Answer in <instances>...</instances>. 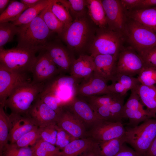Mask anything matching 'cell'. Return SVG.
<instances>
[{
  "instance_id": "obj_13",
  "label": "cell",
  "mask_w": 156,
  "mask_h": 156,
  "mask_svg": "<svg viewBox=\"0 0 156 156\" xmlns=\"http://www.w3.org/2000/svg\"><path fill=\"white\" fill-rule=\"evenodd\" d=\"M101 2L106 14L108 28L123 36L127 17L120 0H102Z\"/></svg>"
},
{
  "instance_id": "obj_27",
  "label": "cell",
  "mask_w": 156,
  "mask_h": 156,
  "mask_svg": "<svg viewBox=\"0 0 156 156\" xmlns=\"http://www.w3.org/2000/svg\"><path fill=\"white\" fill-rule=\"evenodd\" d=\"M50 1L51 0H40L35 5L25 10L16 20L11 22L18 27L30 23L40 14Z\"/></svg>"
},
{
  "instance_id": "obj_19",
  "label": "cell",
  "mask_w": 156,
  "mask_h": 156,
  "mask_svg": "<svg viewBox=\"0 0 156 156\" xmlns=\"http://www.w3.org/2000/svg\"><path fill=\"white\" fill-rule=\"evenodd\" d=\"M30 117L38 127L45 126L56 122L57 114L38 97L28 112Z\"/></svg>"
},
{
  "instance_id": "obj_42",
  "label": "cell",
  "mask_w": 156,
  "mask_h": 156,
  "mask_svg": "<svg viewBox=\"0 0 156 156\" xmlns=\"http://www.w3.org/2000/svg\"><path fill=\"white\" fill-rule=\"evenodd\" d=\"M114 81L120 83L127 91L135 89L141 84L137 78L118 74H116L112 81Z\"/></svg>"
},
{
  "instance_id": "obj_46",
  "label": "cell",
  "mask_w": 156,
  "mask_h": 156,
  "mask_svg": "<svg viewBox=\"0 0 156 156\" xmlns=\"http://www.w3.org/2000/svg\"><path fill=\"white\" fill-rule=\"evenodd\" d=\"M109 88L111 92L119 94L122 96H126L127 91L122 85L117 81L112 82V83L108 85Z\"/></svg>"
},
{
  "instance_id": "obj_20",
  "label": "cell",
  "mask_w": 156,
  "mask_h": 156,
  "mask_svg": "<svg viewBox=\"0 0 156 156\" xmlns=\"http://www.w3.org/2000/svg\"><path fill=\"white\" fill-rule=\"evenodd\" d=\"M118 56L99 54L92 57L95 65L94 71L107 82L112 81L117 74Z\"/></svg>"
},
{
  "instance_id": "obj_47",
  "label": "cell",
  "mask_w": 156,
  "mask_h": 156,
  "mask_svg": "<svg viewBox=\"0 0 156 156\" xmlns=\"http://www.w3.org/2000/svg\"><path fill=\"white\" fill-rule=\"evenodd\" d=\"M140 0H120L122 8L126 12L136 9Z\"/></svg>"
},
{
  "instance_id": "obj_33",
  "label": "cell",
  "mask_w": 156,
  "mask_h": 156,
  "mask_svg": "<svg viewBox=\"0 0 156 156\" xmlns=\"http://www.w3.org/2000/svg\"><path fill=\"white\" fill-rule=\"evenodd\" d=\"M125 143L124 135L108 141L98 143L101 156H115Z\"/></svg>"
},
{
  "instance_id": "obj_24",
  "label": "cell",
  "mask_w": 156,
  "mask_h": 156,
  "mask_svg": "<svg viewBox=\"0 0 156 156\" xmlns=\"http://www.w3.org/2000/svg\"><path fill=\"white\" fill-rule=\"evenodd\" d=\"M88 14L94 23L100 28L107 27L105 12L100 0H86Z\"/></svg>"
},
{
  "instance_id": "obj_5",
  "label": "cell",
  "mask_w": 156,
  "mask_h": 156,
  "mask_svg": "<svg viewBox=\"0 0 156 156\" xmlns=\"http://www.w3.org/2000/svg\"><path fill=\"white\" fill-rule=\"evenodd\" d=\"M156 136V119L153 118L137 126L126 128L124 135L125 143L142 156H145Z\"/></svg>"
},
{
  "instance_id": "obj_29",
  "label": "cell",
  "mask_w": 156,
  "mask_h": 156,
  "mask_svg": "<svg viewBox=\"0 0 156 156\" xmlns=\"http://www.w3.org/2000/svg\"><path fill=\"white\" fill-rule=\"evenodd\" d=\"M122 117V118L128 119L129 125L131 127H134L148 119L155 118L156 114L147 109L144 111L133 110L125 108L123 107Z\"/></svg>"
},
{
  "instance_id": "obj_22",
  "label": "cell",
  "mask_w": 156,
  "mask_h": 156,
  "mask_svg": "<svg viewBox=\"0 0 156 156\" xmlns=\"http://www.w3.org/2000/svg\"><path fill=\"white\" fill-rule=\"evenodd\" d=\"M95 70L92 57L87 54L79 56L74 62L70 75L75 77L83 79L90 75Z\"/></svg>"
},
{
  "instance_id": "obj_35",
  "label": "cell",
  "mask_w": 156,
  "mask_h": 156,
  "mask_svg": "<svg viewBox=\"0 0 156 156\" xmlns=\"http://www.w3.org/2000/svg\"><path fill=\"white\" fill-rule=\"evenodd\" d=\"M19 30V27L13 25L11 22L0 23V49L13 40L17 35Z\"/></svg>"
},
{
  "instance_id": "obj_41",
  "label": "cell",
  "mask_w": 156,
  "mask_h": 156,
  "mask_svg": "<svg viewBox=\"0 0 156 156\" xmlns=\"http://www.w3.org/2000/svg\"><path fill=\"white\" fill-rule=\"evenodd\" d=\"M139 81L142 85L150 86L156 83V70L145 67L138 75Z\"/></svg>"
},
{
  "instance_id": "obj_23",
  "label": "cell",
  "mask_w": 156,
  "mask_h": 156,
  "mask_svg": "<svg viewBox=\"0 0 156 156\" xmlns=\"http://www.w3.org/2000/svg\"><path fill=\"white\" fill-rule=\"evenodd\" d=\"M125 98L124 97L112 104L100 107L94 110L102 120L122 122V110Z\"/></svg>"
},
{
  "instance_id": "obj_4",
  "label": "cell",
  "mask_w": 156,
  "mask_h": 156,
  "mask_svg": "<svg viewBox=\"0 0 156 156\" xmlns=\"http://www.w3.org/2000/svg\"><path fill=\"white\" fill-rule=\"evenodd\" d=\"M44 85V83H35L31 81L18 86L9 95L5 106L12 113L27 115L33 103L42 91Z\"/></svg>"
},
{
  "instance_id": "obj_31",
  "label": "cell",
  "mask_w": 156,
  "mask_h": 156,
  "mask_svg": "<svg viewBox=\"0 0 156 156\" xmlns=\"http://www.w3.org/2000/svg\"><path fill=\"white\" fill-rule=\"evenodd\" d=\"M51 0L48 6L39 15L42 18L49 29L59 35L64 30L65 25L61 22L52 11Z\"/></svg>"
},
{
  "instance_id": "obj_28",
  "label": "cell",
  "mask_w": 156,
  "mask_h": 156,
  "mask_svg": "<svg viewBox=\"0 0 156 156\" xmlns=\"http://www.w3.org/2000/svg\"><path fill=\"white\" fill-rule=\"evenodd\" d=\"M28 8L26 5L20 1H10L6 9L0 14V23L16 21Z\"/></svg>"
},
{
  "instance_id": "obj_6",
  "label": "cell",
  "mask_w": 156,
  "mask_h": 156,
  "mask_svg": "<svg viewBox=\"0 0 156 156\" xmlns=\"http://www.w3.org/2000/svg\"><path fill=\"white\" fill-rule=\"evenodd\" d=\"M125 40L122 35L107 27H97L88 53L92 57L99 54L118 55Z\"/></svg>"
},
{
  "instance_id": "obj_48",
  "label": "cell",
  "mask_w": 156,
  "mask_h": 156,
  "mask_svg": "<svg viewBox=\"0 0 156 156\" xmlns=\"http://www.w3.org/2000/svg\"><path fill=\"white\" fill-rule=\"evenodd\" d=\"M115 156H142L134 150L124 144L121 150Z\"/></svg>"
},
{
  "instance_id": "obj_2",
  "label": "cell",
  "mask_w": 156,
  "mask_h": 156,
  "mask_svg": "<svg viewBox=\"0 0 156 156\" xmlns=\"http://www.w3.org/2000/svg\"><path fill=\"white\" fill-rule=\"evenodd\" d=\"M95 25L87 14L65 26L58 36L74 55L86 54L95 36L97 28Z\"/></svg>"
},
{
  "instance_id": "obj_26",
  "label": "cell",
  "mask_w": 156,
  "mask_h": 156,
  "mask_svg": "<svg viewBox=\"0 0 156 156\" xmlns=\"http://www.w3.org/2000/svg\"><path fill=\"white\" fill-rule=\"evenodd\" d=\"M96 142L88 138L75 139L61 151L59 156H78L83 153Z\"/></svg>"
},
{
  "instance_id": "obj_17",
  "label": "cell",
  "mask_w": 156,
  "mask_h": 156,
  "mask_svg": "<svg viewBox=\"0 0 156 156\" xmlns=\"http://www.w3.org/2000/svg\"><path fill=\"white\" fill-rule=\"evenodd\" d=\"M64 107L75 114L83 124L93 126L102 120L89 103L82 97L76 96Z\"/></svg>"
},
{
  "instance_id": "obj_10",
  "label": "cell",
  "mask_w": 156,
  "mask_h": 156,
  "mask_svg": "<svg viewBox=\"0 0 156 156\" xmlns=\"http://www.w3.org/2000/svg\"><path fill=\"white\" fill-rule=\"evenodd\" d=\"M145 67L141 56L131 46L123 48L119 53L117 63V74L133 77Z\"/></svg>"
},
{
  "instance_id": "obj_53",
  "label": "cell",
  "mask_w": 156,
  "mask_h": 156,
  "mask_svg": "<svg viewBox=\"0 0 156 156\" xmlns=\"http://www.w3.org/2000/svg\"><path fill=\"white\" fill-rule=\"evenodd\" d=\"M9 0H0V13L1 14L5 10V8L10 2Z\"/></svg>"
},
{
  "instance_id": "obj_16",
  "label": "cell",
  "mask_w": 156,
  "mask_h": 156,
  "mask_svg": "<svg viewBox=\"0 0 156 156\" xmlns=\"http://www.w3.org/2000/svg\"><path fill=\"white\" fill-rule=\"evenodd\" d=\"M57 126L75 139L83 138L86 133L84 124L75 114L66 108L57 114Z\"/></svg>"
},
{
  "instance_id": "obj_8",
  "label": "cell",
  "mask_w": 156,
  "mask_h": 156,
  "mask_svg": "<svg viewBox=\"0 0 156 156\" xmlns=\"http://www.w3.org/2000/svg\"><path fill=\"white\" fill-rule=\"evenodd\" d=\"M36 53L17 46L8 49H0V64L17 72L31 73L36 60Z\"/></svg>"
},
{
  "instance_id": "obj_39",
  "label": "cell",
  "mask_w": 156,
  "mask_h": 156,
  "mask_svg": "<svg viewBox=\"0 0 156 156\" xmlns=\"http://www.w3.org/2000/svg\"><path fill=\"white\" fill-rule=\"evenodd\" d=\"M40 138L55 146L57 133V126L56 122L39 127Z\"/></svg>"
},
{
  "instance_id": "obj_25",
  "label": "cell",
  "mask_w": 156,
  "mask_h": 156,
  "mask_svg": "<svg viewBox=\"0 0 156 156\" xmlns=\"http://www.w3.org/2000/svg\"><path fill=\"white\" fill-rule=\"evenodd\" d=\"M140 101L147 110L156 114V86L140 84L135 89Z\"/></svg>"
},
{
  "instance_id": "obj_34",
  "label": "cell",
  "mask_w": 156,
  "mask_h": 156,
  "mask_svg": "<svg viewBox=\"0 0 156 156\" xmlns=\"http://www.w3.org/2000/svg\"><path fill=\"white\" fill-rule=\"evenodd\" d=\"M34 156H59L60 150L40 138L32 147Z\"/></svg>"
},
{
  "instance_id": "obj_45",
  "label": "cell",
  "mask_w": 156,
  "mask_h": 156,
  "mask_svg": "<svg viewBox=\"0 0 156 156\" xmlns=\"http://www.w3.org/2000/svg\"><path fill=\"white\" fill-rule=\"evenodd\" d=\"M140 55L143 60L145 67L156 70V45Z\"/></svg>"
},
{
  "instance_id": "obj_51",
  "label": "cell",
  "mask_w": 156,
  "mask_h": 156,
  "mask_svg": "<svg viewBox=\"0 0 156 156\" xmlns=\"http://www.w3.org/2000/svg\"><path fill=\"white\" fill-rule=\"evenodd\" d=\"M145 156H156V136Z\"/></svg>"
},
{
  "instance_id": "obj_7",
  "label": "cell",
  "mask_w": 156,
  "mask_h": 156,
  "mask_svg": "<svg viewBox=\"0 0 156 156\" xmlns=\"http://www.w3.org/2000/svg\"><path fill=\"white\" fill-rule=\"evenodd\" d=\"M123 36L140 55L156 45L155 32L128 17Z\"/></svg>"
},
{
  "instance_id": "obj_36",
  "label": "cell",
  "mask_w": 156,
  "mask_h": 156,
  "mask_svg": "<svg viewBox=\"0 0 156 156\" xmlns=\"http://www.w3.org/2000/svg\"><path fill=\"white\" fill-rule=\"evenodd\" d=\"M4 107L0 105V150L8 144L10 129L9 116L6 114Z\"/></svg>"
},
{
  "instance_id": "obj_14",
  "label": "cell",
  "mask_w": 156,
  "mask_h": 156,
  "mask_svg": "<svg viewBox=\"0 0 156 156\" xmlns=\"http://www.w3.org/2000/svg\"><path fill=\"white\" fill-rule=\"evenodd\" d=\"M107 82L94 71L88 76L83 79L79 84L77 90V96L89 97L111 93Z\"/></svg>"
},
{
  "instance_id": "obj_11",
  "label": "cell",
  "mask_w": 156,
  "mask_h": 156,
  "mask_svg": "<svg viewBox=\"0 0 156 156\" xmlns=\"http://www.w3.org/2000/svg\"><path fill=\"white\" fill-rule=\"evenodd\" d=\"M57 68L60 74H70L76 60L74 55L61 42L50 41L44 48Z\"/></svg>"
},
{
  "instance_id": "obj_15",
  "label": "cell",
  "mask_w": 156,
  "mask_h": 156,
  "mask_svg": "<svg viewBox=\"0 0 156 156\" xmlns=\"http://www.w3.org/2000/svg\"><path fill=\"white\" fill-rule=\"evenodd\" d=\"M125 131L121 122L101 120L93 125L90 134L96 142L100 143L122 137Z\"/></svg>"
},
{
  "instance_id": "obj_40",
  "label": "cell",
  "mask_w": 156,
  "mask_h": 156,
  "mask_svg": "<svg viewBox=\"0 0 156 156\" xmlns=\"http://www.w3.org/2000/svg\"><path fill=\"white\" fill-rule=\"evenodd\" d=\"M40 138L39 128L37 126L21 137L15 143L19 147L32 146Z\"/></svg>"
},
{
  "instance_id": "obj_1",
  "label": "cell",
  "mask_w": 156,
  "mask_h": 156,
  "mask_svg": "<svg viewBox=\"0 0 156 156\" xmlns=\"http://www.w3.org/2000/svg\"><path fill=\"white\" fill-rule=\"evenodd\" d=\"M82 79L59 74L44 83L38 97L58 114L77 96V86Z\"/></svg>"
},
{
  "instance_id": "obj_30",
  "label": "cell",
  "mask_w": 156,
  "mask_h": 156,
  "mask_svg": "<svg viewBox=\"0 0 156 156\" xmlns=\"http://www.w3.org/2000/svg\"><path fill=\"white\" fill-rule=\"evenodd\" d=\"M67 10L73 21L88 14L86 0H58Z\"/></svg>"
},
{
  "instance_id": "obj_44",
  "label": "cell",
  "mask_w": 156,
  "mask_h": 156,
  "mask_svg": "<svg viewBox=\"0 0 156 156\" xmlns=\"http://www.w3.org/2000/svg\"><path fill=\"white\" fill-rule=\"evenodd\" d=\"M75 140L69 133L57 126L55 146L62 150L68 143Z\"/></svg>"
},
{
  "instance_id": "obj_52",
  "label": "cell",
  "mask_w": 156,
  "mask_h": 156,
  "mask_svg": "<svg viewBox=\"0 0 156 156\" xmlns=\"http://www.w3.org/2000/svg\"><path fill=\"white\" fill-rule=\"evenodd\" d=\"M40 0H21L20 1L26 5L28 8L36 4Z\"/></svg>"
},
{
  "instance_id": "obj_32",
  "label": "cell",
  "mask_w": 156,
  "mask_h": 156,
  "mask_svg": "<svg viewBox=\"0 0 156 156\" xmlns=\"http://www.w3.org/2000/svg\"><path fill=\"white\" fill-rule=\"evenodd\" d=\"M125 97V96H122L116 93L111 92L100 96L82 97L94 110L100 107L112 104Z\"/></svg>"
},
{
  "instance_id": "obj_12",
  "label": "cell",
  "mask_w": 156,
  "mask_h": 156,
  "mask_svg": "<svg viewBox=\"0 0 156 156\" xmlns=\"http://www.w3.org/2000/svg\"><path fill=\"white\" fill-rule=\"evenodd\" d=\"M32 82L45 83L60 74L59 71L48 53L44 49L40 51L31 70Z\"/></svg>"
},
{
  "instance_id": "obj_43",
  "label": "cell",
  "mask_w": 156,
  "mask_h": 156,
  "mask_svg": "<svg viewBox=\"0 0 156 156\" xmlns=\"http://www.w3.org/2000/svg\"><path fill=\"white\" fill-rule=\"evenodd\" d=\"M130 95L123 107L133 110H140L144 111V105L141 103L139 96L135 89L131 90Z\"/></svg>"
},
{
  "instance_id": "obj_3",
  "label": "cell",
  "mask_w": 156,
  "mask_h": 156,
  "mask_svg": "<svg viewBox=\"0 0 156 156\" xmlns=\"http://www.w3.org/2000/svg\"><path fill=\"white\" fill-rule=\"evenodd\" d=\"M19 27L17 47L37 52L44 49L53 33L39 15L30 23Z\"/></svg>"
},
{
  "instance_id": "obj_21",
  "label": "cell",
  "mask_w": 156,
  "mask_h": 156,
  "mask_svg": "<svg viewBox=\"0 0 156 156\" xmlns=\"http://www.w3.org/2000/svg\"><path fill=\"white\" fill-rule=\"evenodd\" d=\"M128 18L133 20L156 33V6L136 9L126 12Z\"/></svg>"
},
{
  "instance_id": "obj_38",
  "label": "cell",
  "mask_w": 156,
  "mask_h": 156,
  "mask_svg": "<svg viewBox=\"0 0 156 156\" xmlns=\"http://www.w3.org/2000/svg\"><path fill=\"white\" fill-rule=\"evenodd\" d=\"M51 9L53 14L65 26L73 21L68 11L58 0H51Z\"/></svg>"
},
{
  "instance_id": "obj_50",
  "label": "cell",
  "mask_w": 156,
  "mask_h": 156,
  "mask_svg": "<svg viewBox=\"0 0 156 156\" xmlns=\"http://www.w3.org/2000/svg\"><path fill=\"white\" fill-rule=\"evenodd\" d=\"M156 6V0H140L135 9H145Z\"/></svg>"
},
{
  "instance_id": "obj_49",
  "label": "cell",
  "mask_w": 156,
  "mask_h": 156,
  "mask_svg": "<svg viewBox=\"0 0 156 156\" xmlns=\"http://www.w3.org/2000/svg\"><path fill=\"white\" fill-rule=\"evenodd\" d=\"M83 156H101L99 143H96L83 153Z\"/></svg>"
},
{
  "instance_id": "obj_9",
  "label": "cell",
  "mask_w": 156,
  "mask_h": 156,
  "mask_svg": "<svg viewBox=\"0 0 156 156\" xmlns=\"http://www.w3.org/2000/svg\"><path fill=\"white\" fill-rule=\"evenodd\" d=\"M28 73L15 72L0 64V105L5 106L7 99L14 89L32 81Z\"/></svg>"
},
{
  "instance_id": "obj_37",
  "label": "cell",
  "mask_w": 156,
  "mask_h": 156,
  "mask_svg": "<svg viewBox=\"0 0 156 156\" xmlns=\"http://www.w3.org/2000/svg\"><path fill=\"white\" fill-rule=\"evenodd\" d=\"M0 154L1 156H34L31 147H19L15 143L8 144Z\"/></svg>"
},
{
  "instance_id": "obj_18",
  "label": "cell",
  "mask_w": 156,
  "mask_h": 156,
  "mask_svg": "<svg viewBox=\"0 0 156 156\" xmlns=\"http://www.w3.org/2000/svg\"><path fill=\"white\" fill-rule=\"evenodd\" d=\"M9 117L10 129L8 140L11 143H15L21 137L38 126L28 115L11 113Z\"/></svg>"
}]
</instances>
